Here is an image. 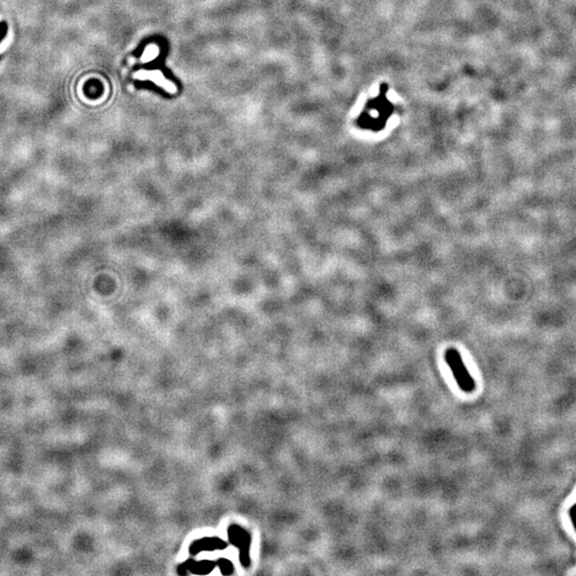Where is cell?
I'll return each mask as SVG.
<instances>
[{"instance_id": "1", "label": "cell", "mask_w": 576, "mask_h": 576, "mask_svg": "<svg viewBox=\"0 0 576 576\" xmlns=\"http://www.w3.org/2000/svg\"><path fill=\"white\" fill-rule=\"evenodd\" d=\"M445 361L451 368L459 388L465 393L473 392L476 388V383L474 378L467 371L460 352L455 348L447 349L445 352Z\"/></svg>"}, {"instance_id": "2", "label": "cell", "mask_w": 576, "mask_h": 576, "mask_svg": "<svg viewBox=\"0 0 576 576\" xmlns=\"http://www.w3.org/2000/svg\"><path fill=\"white\" fill-rule=\"evenodd\" d=\"M134 77L140 80H151L152 83L164 88L166 91L170 93L176 92L175 85L168 80L160 70H140L134 74Z\"/></svg>"}, {"instance_id": "3", "label": "cell", "mask_w": 576, "mask_h": 576, "mask_svg": "<svg viewBox=\"0 0 576 576\" xmlns=\"http://www.w3.org/2000/svg\"><path fill=\"white\" fill-rule=\"evenodd\" d=\"M569 515H570V519H571V522H572V525H573V527H574V529H575V532H576V503L570 508Z\"/></svg>"}]
</instances>
